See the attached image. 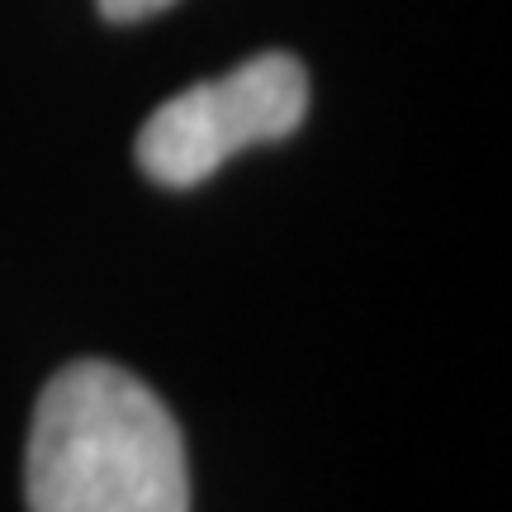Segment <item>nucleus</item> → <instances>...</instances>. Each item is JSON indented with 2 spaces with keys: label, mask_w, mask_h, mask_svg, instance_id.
Listing matches in <instances>:
<instances>
[{
  "label": "nucleus",
  "mask_w": 512,
  "mask_h": 512,
  "mask_svg": "<svg viewBox=\"0 0 512 512\" xmlns=\"http://www.w3.org/2000/svg\"><path fill=\"white\" fill-rule=\"evenodd\" d=\"M166 5H176V0H100V15L114 24H138L147 15H162Z\"/></svg>",
  "instance_id": "obj_3"
},
{
  "label": "nucleus",
  "mask_w": 512,
  "mask_h": 512,
  "mask_svg": "<svg viewBox=\"0 0 512 512\" xmlns=\"http://www.w3.org/2000/svg\"><path fill=\"white\" fill-rule=\"evenodd\" d=\"M24 489L29 512H190L181 427L124 366L76 361L34 408Z\"/></svg>",
  "instance_id": "obj_1"
},
{
  "label": "nucleus",
  "mask_w": 512,
  "mask_h": 512,
  "mask_svg": "<svg viewBox=\"0 0 512 512\" xmlns=\"http://www.w3.org/2000/svg\"><path fill=\"white\" fill-rule=\"evenodd\" d=\"M309 114V76L290 53H266L238 72L166 100L138 133V166L162 185H200L242 147L290 138Z\"/></svg>",
  "instance_id": "obj_2"
}]
</instances>
